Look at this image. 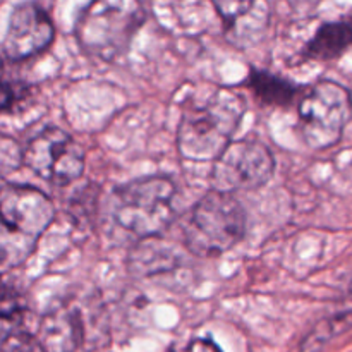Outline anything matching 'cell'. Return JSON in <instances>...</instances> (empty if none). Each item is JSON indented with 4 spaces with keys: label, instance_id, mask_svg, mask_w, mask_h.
Returning a JSON list of instances; mask_svg holds the SVG:
<instances>
[{
    "label": "cell",
    "instance_id": "1",
    "mask_svg": "<svg viewBox=\"0 0 352 352\" xmlns=\"http://www.w3.org/2000/svg\"><path fill=\"white\" fill-rule=\"evenodd\" d=\"M246 105L232 89L219 88L182 112L177 127L179 153L192 162H215L232 143Z\"/></svg>",
    "mask_w": 352,
    "mask_h": 352
},
{
    "label": "cell",
    "instance_id": "2",
    "mask_svg": "<svg viewBox=\"0 0 352 352\" xmlns=\"http://www.w3.org/2000/svg\"><path fill=\"white\" fill-rule=\"evenodd\" d=\"M54 203L40 189L24 184L0 188V265L24 263L52 223Z\"/></svg>",
    "mask_w": 352,
    "mask_h": 352
},
{
    "label": "cell",
    "instance_id": "3",
    "mask_svg": "<svg viewBox=\"0 0 352 352\" xmlns=\"http://www.w3.org/2000/svg\"><path fill=\"white\" fill-rule=\"evenodd\" d=\"M144 19L141 0H91L76 23V38L89 57L112 62L126 54Z\"/></svg>",
    "mask_w": 352,
    "mask_h": 352
},
{
    "label": "cell",
    "instance_id": "4",
    "mask_svg": "<svg viewBox=\"0 0 352 352\" xmlns=\"http://www.w3.org/2000/svg\"><path fill=\"white\" fill-rule=\"evenodd\" d=\"M175 184L162 175L141 177L113 195L112 217L119 227L140 239H153L175 220Z\"/></svg>",
    "mask_w": 352,
    "mask_h": 352
},
{
    "label": "cell",
    "instance_id": "5",
    "mask_svg": "<svg viewBox=\"0 0 352 352\" xmlns=\"http://www.w3.org/2000/svg\"><path fill=\"white\" fill-rule=\"evenodd\" d=\"M246 234V213L230 192L212 189L195 205L186 226V246L201 258L232 250Z\"/></svg>",
    "mask_w": 352,
    "mask_h": 352
},
{
    "label": "cell",
    "instance_id": "6",
    "mask_svg": "<svg viewBox=\"0 0 352 352\" xmlns=\"http://www.w3.org/2000/svg\"><path fill=\"white\" fill-rule=\"evenodd\" d=\"M351 116L352 98L347 88L323 79L308 86L299 98V134L308 148L325 150L339 143Z\"/></svg>",
    "mask_w": 352,
    "mask_h": 352
},
{
    "label": "cell",
    "instance_id": "7",
    "mask_svg": "<svg viewBox=\"0 0 352 352\" xmlns=\"http://www.w3.org/2000/svg\"><path fill=\"white\" fill-rule=\"evenodd\" d=\"M23 164L50 184L67 186L85 172V150L69 133L47 127L26 144Z\"/></svg>",
    "mask_w": 352,
    "mask_h": 352
},
{
    "label": "cell",
    "instance_id": "8",
    "mask_svg": "<svg viewBox=\"0 0 352 352\" xmlns=\"http://www.w3.org/2000/svg\"><path fill=\"white\" fill-rule=\"evenodd\" d=\"M275 160L263 143L254 140L232 141L215 160L212 188L222 192L254 191L272 179Z\"/></svg>",
    "mask_w": 352,
    "mask_h": 352
},
{
    "label": "cell",
    "instance_id": "9",
    "mask_svg": "<svg viewBox=\"0 0 352 352\" xmlns=\"http://www.w3.org/2000/svg\"><path fill=\"white\" fill-rule=\"evenodd\" d=\"M54 24L48 14L33 2H24L12 10L3 38V52L10 60H26L50 47Z\"/></svg>",
    "mask_w": 352,
    "mask_h": 352
},
{
    "label": "cell",
    "instance_id": "10",
    "mask_svg": "<svg viewBox=\"0 0 352 352\" xmlns=\"http://www.w3.org/2000/svg\"><path fill=\"white\" fill-rule=\"evenodd\" d=\"M226 34L237 47H251L263 36L270 19L267 0H213Z\"/></svg>",
    "mask_w": 352,
    "mask_h": 352
},
{
    "label": "cell",
    "instance_id": "11",
    "mask_svg": "<svg viewBox=\"0 0 352 352\" xmlns=\"http://www.w3.org/2000/svg\"><path fill=\"white\" fill-rule=\"evenodd\" d=\"M38 339L47 352H72L81 340V325L78 316L69 309L48 313L41 322Z\"/></svg>",
    "mask_w": 352,
    "mask_h": 352
},
{
    "label": "cell",
    "instance_id": "12",
    "mask_svg": "<svg viewBox=\"0 0 352 352\" xmlns=\"http://www.w3.org/2000/svg\"><path fill=\"white\" fill-rule=\"evenodd\" d=\"M352 47V17L320 26L305 48V57L315 60H332Z\"/></svg>",
    "mask_w": 352,
    "mask_h": 352
},
{
    "label": "cell",
    "instance_id": "13",
    "mask_svg": "<svg viewBox=\"0 0 352 352\" xmlns=\"http://www.w3.org/2000/svg\"><path fill=\"white\" fill-rule=\"evenodd\" d=\"M246 85L263 105L270 107H289L301 93L298 85L267 71H251Z\"/></svg>",
    "mask_w": 352,
    "mask_h": 352
},
{
    "label": "cell",
    "instance_id": "14",
    "mask_svg": "<svg viewBox=\"0 0 352 352\" xmlns=\"http://www.w3.org/2000/svg\"><path fill=\"white\" fill-rule=\"evenodd\" d=\"M24 298L19 289L6 275L0 274V318L12 320L24 311Z\"/></svg>",
    "mask_w": 352,
    "mask_h": 352
},
{
    "label": "cell",
    "instance_id": "15",
    "mask_svg": "<svg viewBox=\"0 0 352 352\" xmlns=\"http://www.w3.org/2000/svg\"><path fill=\"white\" fill-rule=\"evenodd\" d=\"M0 352H47L40 339L24 330H10L0 336Z\"/></svg>",
    "mask_w": 352,
    "mask_h": 352
},
{
    "label": "cell",
    "instance_id": "16",
    "mask_svg": "<svg viewBox=\"0 0 352 352\" xmlns=\"http://www.w3.org/2000/svg\"><path fill=\"white\" fill-rule=\"evenodd\" d=\"M23 164V150L9 136L0 134V175L16 170Z\"/></svg>",
    "mask_w": 352,
    "mask_h": 352
},
{
    "label": "cell",
    "instance_id": "17",
    "mask_svg": "<svg viewBox=\"0 0 352 352\" xmlns=\"http://www.w3.org/2000/svg\"><path fill=\"white\" fill-rule=\"evenodd\" d=\"M189 352H223L212 339H195L189 346Z\"/></svg>",
    "mask_w": 352,
    "mask_h": 352
},
{
    "label": "cell",
    "instance_id": "18",
    "mask_svg": "<svg viewBox=\"0 0 352 352\" xmlns=\"http://www.w3.org/2000/svg\"><path fill=\"white\" fill-rule=\"evenodd\" d=\"M14 102V93L7 82L0 81V112L6 109H9Z\"/></svg>",
    "mask_w": 352,
    "mask_h": 352
}]
</instances>
